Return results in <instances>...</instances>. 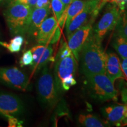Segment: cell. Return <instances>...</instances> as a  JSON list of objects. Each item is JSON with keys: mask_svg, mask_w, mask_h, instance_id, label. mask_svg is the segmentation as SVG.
<instances>
[{"mask_svg": "<svg viewBox=\"0 0 127 127\" xmlns=\"http://www.w3.org/2000/svg\"><path fill=\"white\" fill-rule=\"evenodd\" d=\"M105 74L113 83L117 79L124 77L120 60L115 54L112 52L107 54Z\"/></svg>", "mask_w": 127, "mask_h": 127, "instance_id": "obj_14", "label": "cell"}, {"mask_svg": "<svg viewBox=\"0 0 127 127\" xmlns=\"http://www.w3.org/2000/svg\"><path fill=\"white\" fill-rule=\"evenodd\" d=\"M77 84V81L74 78V75H69L64 78L61 82L62 91H68L71 87Z\"/></svg>", "mask_w": 127, "mask_h": 127, "instance_id": "obj_22", "label": "cell"}, {"mask_svg": "<svg viewBox=\"0 0 127 127\" xmlns=\"http://www.w3.org/2000/svg\"><path fill=\"white\" fill-rule=\"evenodd\" d=\"M5 1V0H0V4H1V3L3 2H4V1Z\"/></svg>", "mask_w": 127, "mask_h": 127, "instance_id": "obj_31", "label": "cell"}, {"mask_svg": "<svg viewBox=\"0 0 127 127\" xmlns=\"http://www.w3.org/2000/svg\"><path fill=\"white\" fill-rule=\"evenodd\" d=\"M25 110L24 105L18 96L13 94L0 93V116L17 117Z\"/></svg>", "mask_w": 127, "mask_h": 127, "instance_id": "obj_10", "label": "cell"}, {"mask_svg": "<svg viewBox=\"0 0 127 127\" xmlns=\"http://www.w3.org/2000/svg\"><path fill=\"white\" fill-rule=\"evenodd\" d=\"M50 14V6L34 8L32 11L27 33L36 35L38 30L44 20Z\"/></svg>", "mask_w": 127, "mask_h": 127, "instance_id": "obj_15", "label": "cell"}, {"mask_svg": "<svg viewBox=\"0 0 127 127\" xmlns=\"http://www.w3.org/2000/svg\"><path fill=\"white\" fill-rule=\"evenodd\" d=\"M87 79L91 95L95 99L100 101H117L118 92L106 74H95Z\"/></svg>", "mask_w": 127, "mask_h": 127, "instance_id": "obj_3", "label": "cell"}, {"mask_svg": "<svg viewBox=\"0 0 127 127\" xmlns=\"http://www.w3.org/2000/svg\"><path fill=\"white\" fill-rule=\"evenodd\" d=\"M51 7L56 18L60 24L62 25L65 21L66 9L61 0H51Z\"/></svg>", "mask_w": 127, "mask_h": 127, "instance_id": "obj_18", "label": "cell"}, {"mask_svg": "<svg viewBox=\"0 0 127 127\" xmlns=\"http://www.w3.org/2000/svg\"><path fill=\"white\" fill-rule=\"evenodd\" d=\"M38 96L42 105L51 108L55 105L58 99V94L53 76L47 65L43 67L37 82Z\"/></svg>", "mask_w": 127, "mask_h": 127, "instance_id": "obj_4", "label": "cell"}, {"mask_svg": "<svg viewBox=\"0 0 127 127\" xmlns=\"http://www.w3.org/2000/svg\"><path fill=\"white\" fill-rule=\"evenodd\" d=\"M112 3V4L107 8L93 31L95 38L101 43L107 33L116 27L124 11L118 5Z\"/></svg>", "mask_w": 127, "mask_h": 127, "instance_id": "obj_6", "label": "cell"}, {"mask_svg": "<svg viewBox=\"0 0 127 127\" xmlns=\"http://www.w3.org/2000/svg\"><path fill=\"white\" fill-rule=\"evenodd\" d=\"M122 100L125 104H127V83L123 87L121 91Z\"/></svg>", "mask_w": 127, "mask_h": 127, "instance_id": "obj_27", "label": "cell"}, {"mask_svg": "<svg viewBox=\"0 0 127 127\" xmlns=\"http://www.w3.org/2000/svg\"><path fill=\"white\" fill-rule=\"evenodd\" d=\"M122 124L124 125H127V118H125V120L123 121V123H122Z\"/></svg>", "mask_w": 127, "mask_h": 127, "instance_id": "obj_30", "label": "cell"}, {"mask_svg": "<svg viewBox=\"0 0 127 127\" xmlns=\"http://www.w3.org/2000/svg\"><path fill=\"white\" fill-rule=\"evenodd\" d=\"M82 71L86 78L98 74H105L107 54L93 31L81 51Z\"/></svg>", "mask_w": 127, "mask_h": 127, "instance_id": "obj_1", "label": "cell"}, {"mask_svg": "<svg viewBox=\"0 0 127 127\" xmlns=\"http://www.w3.org/2000/svg\"><path fill=\"white\" fill-rule=\"evenodd\" d=\"M103 115L109 123L120 126L127 118V104L111 105L101 109Z\"/></svg>", "mask_w": 127, "mask_h": 127, "instance_id": "obj_13", "label": "cell"}, {"mask_svg": "<svg viewBox=\"0 0 127 127\" xmlns=\"http://www.w3.org/2000/svg\"><path fill=\"white\" fill-rule=\"evenodd\" d=\"M20 65L22 67L27 65H32L33 64L32 54L31 50L27 51L24 53L20 61Z\"/></svg>", "mask_w": 127, "mask_h": 127, "instance_id": "obj_23", "label": "cell"}, {"mask_svg": "<svg viewBox=\"0 0 127 127\" xmlns=\"http://www.w3.org/2000/svg\"><path fill=\"white\" fill-rule=\"evenodd\" d=\"M0 83L10 88L25 91L29 79L17 67H0Z\"/></svg>", "mask_w": 127, "mask_h": 127, "instance_id": "obj_8", "label": "cell"}, {"mask_svg": "<svg viewBox=\"0 0 127 127\" xmlns=\"http://www.w3.org/2000/svg\"><path fill=\"white\" fill-rule=\"evenodd\" d=\"M85 2L82 0H72L66 9L65 18V28L68 26L71 21L81 12L85 6Z\"/></svg>", "mask_w": 127, "mask_h": 127, "instance_id": "obj_16", "label": "cell"}, {"mask_svg": "<svg viewBox=\"0 0 127 127\" xmlns=\"http://www.w3.org/2000/svg\"><path fill=\"white\" fill-rule=\"evenodd\" d=\"M72 52L69 48L68 47V44L66 42H63L60 46V50L57 54L56 58H61L69 56Z\"/></svg>", "mask_w": 127, "mask_h": 127, "instance_id": "obj_24", "label": "cell"}, {"mask_svg": "<svg viewBox=\"0 0 127 127\" xmlns=\"http://www.w3.org/2000/svg\"><path fill=\"white\" fill-rule=\"evenodd\" d=\"M50 6V2L49 0H38L35 8H41Z\"/></svg>", "mask_w": 127, "mask_h": 127, "instance_id": "obj_26", "label": "cell"}, {"mask_svg": "<svg viewBox=\"0 0 127 127\" xmlns=\"http://www.w3.org/2000/svg\"><path fill=\"white\" fill-rule=\"evenodd\" d=\"M24 41V38L21 35H15L10 41V43H7L0 41V45L7 48L12 53L18 52L21 50Z\"/></svg>", "mask_w": 127, "mask_h": 127, "instance_id": "obj_19", "label": "cell"}, {"mask_svg": "<svg viewBox=\"0 0 127 127\" xmlns=\"http://www.w3.org/2000/svg\"><path fill=\"white\" fill-rule=\"evenodd\" d=\"M55 83L58 94L61 93V82L69 75H75L77 68L76 59L72 53L64 58H55Z\"/></svg>", "mask_w": 127, "mask_h": 127, "instance_id": "obj_9", "label": "cell"}, {"mask_svg": "<svg viewBox=\"0 0 127 127\" xmlns=\"http://www.w3.org/2000/svg\"><path fill=\"white\" fill-rule=\"evenodd\" d=\"M16 1V0H9V1H10V2H12V1Z\"/></svg>", "mask_w": 127, "mask_h": 127, "instance_id": "obj_33", "label": "cell"}, {"mask_svg": "<svg viewBox=\"0 0 127 127\" xmlns=\"http://www.w3.org/2000/svg\"><path fill=\"white\" fill-rule=\"evenodd\" d=\"M112 46L123 59L127 58V40L117 36L114 39Z\"/></svg>", "mask_w": 127, "mask_h": 127, "instance_id": "obj_20", "label": "cell"}, {"mask_svg": "<svg viewBox=\"0 0 127 127\" xmlns=\"http://www.w3.org/2000/svg\"><path fill=\"white\" fill-rule=\"evenodd\" d=\"M78 122L82 125L87 127H106L105 123L101 121L96 116L91 114H80L79 115Z\"/></svg>", "mask_w": 127, "mask_h": 127, "instance_id": "obj_17", "label": "cell"}, {"mask_svg": "<svg viewBox=\"0 0 127 127\" xmlns=\"http://www.w3.org/2000/svg\"><path fill=\"white\" fill-rule=\"evenodd\" d=\"M6 118L8 119L9 124V127H21V124L18 120L15 117L9 116Z\"/></svg>", "mask_w": 127, "mask_h": 127, "instance_id": "obj_25", "label": "cell"}, {"mask_svg": "<svg viewBox=\"0 0 127 127\" xmlns=\"http://www.w3.org/2000/svg\"><path fill=\"white\" fill-rule=\"evenodd\" d=\"M72 1V0H61V1L63 3V4L64 5V6L66 8H67Z\"/></svg>", "mask_w": 127, "mask_h": 127, "instance_id": "obj_29", "label": "cell"}, {"mask_svg": "<svg viewBox=\"0 0 127 127\" xmlns=\"http://www.w3.org/2000/svg\"><path fill=\"white\" fill-rule=\"evenodd\" d=\"M33 57V69H39L47 65L52 58L53 49L51 44L35 46L31 50Z\"/></svg>", "mask_w": 127, "mask_h": 127, "instance_id": "obj_12", "label": "cell"}, {"mask_svg": "<svg viewBox=\"0 0 127 127\" xmlns=\"http://www.w3.org/2000/svg\"><path fill=\"white\" fill-rule=\"evenodd\" d=\"M18 1H20V0H18Z\"/></svg>", "mask_w": 127, "mask_h": 127, "instance_id": "obj_34", "label": "cell"}, {"mask_svg": "<svg viewBox=\"0 0 127 127\" xmlns=\"http://www.w3.org/2000/svg\"><path fill=\"white\" fill-rule=\"evenodd\" d=\"M55 17L47 18L41 24L36 34V41L39 44L48 45L58 42L61 36V30Z\"/></svg>", "mask_w": 127, "mask_h": 127, "instance_id": "obj_7", "label": "cell"}, {"mask_svg": "<svg viewBox=\"0 0 127 127\" xmlns=\"http://www.w3.org/2000/svg\"><path fill=\"white\" fill-rule=\"evenodd\" d=\"M109 0H89L85 2V6L66 27L67 36L80 27L87 24H92L99 14L101 8Z\"/></svg>", "mask_w": 127, "mask_h": 127, "instance_id": "obj_5", "label": "cell"}, {"mask_svg": "<svg viewBox=\"0 0 127 127\" xmlns=\"http://www.w3.org/2000/svg\"><path fill=\"white\" fill-rule=\"evenodd\" d=\"M92 31V24H89L78 28L68 36V46L77 61L79 59L81 51Z\"/></svg>", "mask_w": 127, "mask_h": 127, "instance_id": "obj_11", "label": "cell"}, {"mask_svg": "<svg viewBox=\"0 0 127 127\" xmlns=\"http://www.w3.org/2000/svg\"><path fill=\"white\" fill-rule=\"evenodd\" d=\"M116 27L118 36L127 40V12L123 14L122 13Z\"/></svg>", "mask_w": 127, "mask_h": 127, "instance_id": "obj_21", "label": "cell"}, {"mask_svg": "<svg viewBox=\"0 0 127 127\" xmlns=\"http://www.w3.org/2000/svg\"><path fill=\"white\" fill-rule=\"evenodd\" d=\"M32 8L20 1H12L4 12L8 27L13 35L27 32Z\"/></svg>", "mask_w": 127, "mask_h": 127, "instance_id": "obj_2", "label": "cell"}, {"mask_svg": "<svg viewBox=\"0 0 127 127\" xmlns=\"http://www.w3.org/2000/svg\"><path fill=\"white\" fill-rule=\"evenodd\" d=\"M121 68L123 71L124 75H125L127 79V58L123 59L122 63H121Z\"/></svg>", "mask_w": 127, "mask_h": 127, "instance_id": "obj_28", "label": "cell"}, {"mask_svg": "<svg viewBox=\"0 0 127 127\" xmlns=\"http://www.w3.org/2000/svg\"><path fill=\"white\" fill-rule=\"evenodd\" d=\"M121 1H124V2H127V0H121Z\"/></svg>", "mask_w": 127, "mask_h": 127, "instance_id": "obj_32", "label": "cell"}]
</instances>
